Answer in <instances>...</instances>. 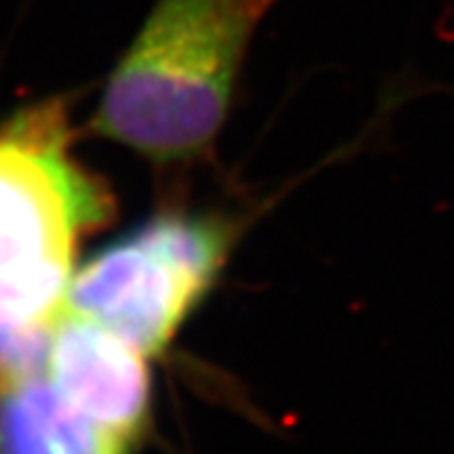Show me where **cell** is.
Returning <instances> with one entry per match:
<instances>
[{
    "label": "cell",
    "instance_id": "cell-1",
    "mask_svg": "<svg viewBox=\"0 0 454 454\" xmlns=\"http://www.w3.org/2000/svg\"><path fill=\"white\" fill-rule=\"evenodd\" d=\"M114 214L109 185L70 153L63 102L0 128V376L43 369L82 239Z\"/></svg>",
    "mask_w": 454,
    "mask_h": 454
},
{
    "label": "cell",
    "instance_id": "cell-2",
    "mask_svg": "<svg viewBox=\"0 0 454 454\" xmlns=\"http://www.w3.org/2000/svg\"><path fill=\"white\" fill-rule=\"evenodd\" d=\"M276 3L156 0L105 82L90 130L158 165L207 156Z\"/></svg>",
    "mask_w": 454,
    "mask_h": 454
},
{
    "label": "cell",
    "instance_id": "cell-3",
    "mask_svg": "<svg viewBox=\"0 0 454 454\" xmlns=\"http://www.w3.org/2000/svg\"><path fill=\"white\" fill-rule=\"evenodd\" d=\"M239 227L211 211H162L79 264L66 306L162 357L209 297Z\"/></svg>",
    "mask_w": 454,
    "mask_h": 454
},
{
    "label": "cell",
    "instance_id": "cell-4",
    "mask_svg": "<svg viewBox=\"0 0 454 454\" xmlns=\"http://www.w3.org/2000/svg\"><path fill=\"white\" fill-rule=\"evenodd\" d=\"M44 371L74 411L130 454L151 434L149 357L93 317L63 306L49 329Z\"/></svg>",
    "mask_w": 454,
    "mask_h": 454
},
{
    "label": "cell",
    "instance_id": "cell-5",
    "mask_svg": "<svg viewBox=\"0 0 454 454\" xmlns=\"http://www.w3.org/2000/svg\"><path fill=\"white\" fill-rule=\"evenodd\" d=\"M0 454H130L60 396L47 371L0 378Z\"/></svg>",
    "mask_w": 454,
    "mask_h": 454
}]
</instances>
